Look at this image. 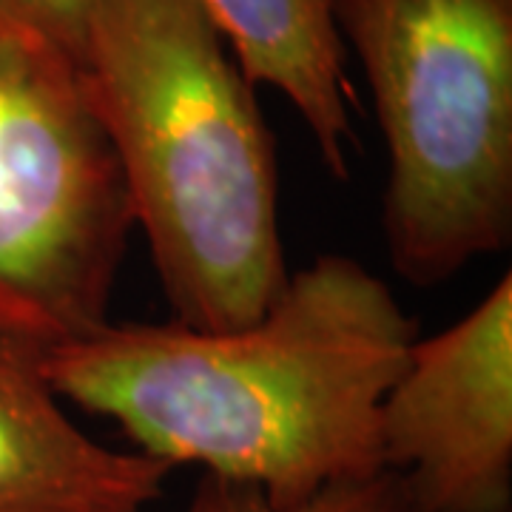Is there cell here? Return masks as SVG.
Here are the masks:
<instances>
[{
	"label": "cell",
	"instance_id": "277c9868",
	"mask_svg": "<svg viewBox=\"0 0 512 512\" xmlns=\"http://www.w3.org/2000/svg\"><path fill=\"white\" fill-rule=\"evenodd\" d=\"M131 228L77 63L0 18V325L49 348L103 328Z\"/></svg>",
	"mask_w": 512,
	"mask_h": 512
},
{
	"label": "cell",
	"instance_id": "9c48e42d",
	"mask_svg": "<svg viewBox=\"0 0 512 512\" xmlns=\"http://www.w3.org/2000/svg\"><path fill=\"white\" fill-rule=\"evenodd\" d=\"M92 0H0V18L52 40L80 63Z\"/></svg>",
	"mask_w": 512,
	"mask_h": 512
},
{
	"label": "cell",
	"instance_id": "3957f363",
	"mask_svg": "<svg viewBox=\"0 0 512 512\" xmlns=\"http://www.w3.org/2000/svg\"><path fill=\"white\" fill-rule=\"evenodd\" d=\"M387 146L382 228L430 288L512 237V0H333Z\"/></svg>",
	"mask_w": 512,
	"mask_h": 512
},
{
	"label": "cell",
	"instance_id": "6da1fadb",
	"mask_svg": "<svg viewBox=\"0 0 512 512\" xmlns=\"http://www.w3.org/2000/svg\"><path fill=\"white\" fill-rule=\"evenodd\" d=\"M416 339L379 276L325 254L245 328L106 322L52 345L46 373L60 399L117 421L140 453L248 481L288 507L387 470L379 407Z\"/></svg>",
	"mask_w": 512,
	"mask_h": 512
},
{
	"label": "cell",
	"instance_id": "8992f818",
	"mask_svg": "<svg viewBox=\"0 0 512 512\" xmlns=\"http://www.w3.org/2000/svg\"><path fill=\"white\" fill-rule=\"evenodd\" d=\"M49 345L0 325V512H148L174 467L92 441L46 373Z\"/></svg>",
	"mask_w": 512,
	"mask_h": 512
},
{
	"label": "cell",
	"instance_id": "52a82bcc",
	"mask_svg": "<svg viewBox=\"0 0 512 512\" xmlns=\"http://www.w3.org/2000/svg\"><path fill=\"white\" fill-rule=\"evenodd\" d=\"M245 80L268 83L302 114L319 157L348 180V86L333 0H197Z\"/></svg>",
	"mask_w": 512,
	"mask_h": 512
},
{
	"label": "cell",
	"instance_id": "ba28073f",
	"mask_svg": "<svg viewBox=\"0 0 512 512\" xmlns=\"http://www.w3.org/2000/svg\"><path fill=\"white\" fill-rule=\"evenodd\" d=\"M185 512H427L399 473L336 481L299 504H274L262 487L234 478L202 476Z\"/></svg>",
	"mask_w": 512,
	"mask_h": 512
},
{
	"label": "cell",
	"instance_id": "5b68a950",
	"mask_svg": "<svg viewBox=\"0 0 512 512\" xmlns=\"http://www.w3.org/2000/svg\"><path fill=\"white\" fill-rule=\"evenodd\" d=\"M379 441L427 512H510L512 274L453 328L413 342L379 407Z\"/></svg>",
	"mask_w": 512,
	"mask_h": 512
},
{
	"label": "cell",
	"instance_id": "7a4b0ae2",
	"mask_svg": "<svg viewBox=\"0 0 512 512\" xmlns=\"http://www.w3.org/2000/svg\"><path fill=\"white\" fill-rule=\"evenodd\" d=\"M80 77L174 322L237 330L288 282L274 137L197 0H92Z\"/></svg>",
	"mask_w": 512,
	"mask_h": 512
}]
</instances>
